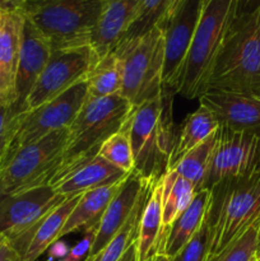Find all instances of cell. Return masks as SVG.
<instances>
[{
  "mask_svg": "<svg viewBox=\"0 0 260 261\" xmlns=\"http://www.w3.org/2000/svg\"><path fill=\"white\" fill-rule=\"evenodd\" d=\"M105 0H25L23 14L53 50L91 46Z\"/></svg>",
  "mask_w": 260,
  "mask_h": 261,
  "instance_id": "obj_6",
  "label": "cell"
},
{
  "mask_svg": "<svg viewBox=\"0 0 260 261\" xmlns=\"http://www.w3.org/2000/svg\"><path fill=\"white\" fill-rule=\"evenodd\" d=\"M19 114L20 112L15 109V106L0 105V167L7 158L15 135Z\"/></svg>",
  "mask_w": 260,
  "mask_h": 261,
  "instance_id": "obj_33",
  "label": "cell"
},
{
  "mask_svg": "<svg viewBox=\"0 0 260 261\" xmlns=\"http://www.w3.org/2000/svg\"><path fill=\"white\" fill-rule=\"evenodd\" d=\"M149 261H170V259H168V257L166 256V255L161 254V252H160V254H157V255H155V256H153Z\"/></svg>",
  "mask_w": 260,
  "mask_h": 261,
  "instance_id": "obj_41",
  "label": "cell"
},
{
  "mask_svg": "<svg viewBox=\"0 0 260 261\" xmlns=\"http://www.w3.org/2000/svg\"><path fill=\"white\" fill-rule=\"evenodd\" d=\"M133 111L134 106L121 94L102 98L87 97L75 120L68 127L63 161L50 185L98 155L102 144L126 124Z\"/></svg>",
  "mask_w": 260,
  "mask_h": 261,
  "instance_id": "obj_3",
  "label": "cell"
},
{
  "mask_svg": "<svg viewBox=\"0 0 260 261\" xmlns=\"http://www.w3.org/2000/svg\"><path fill=\"white\" fill-rule=\"evenodd\" d=\"M97 229H98V224H94V226L89 227L86 231V234H84L83 239L75 246L71 247L69 250L68 255L60 261H82L84 257L88 256L92 250V246L94 244V240H96Z\"/></svg>",
  "mask_w": 260,
  "mask_h": 261,
  "instance_id": "obj_34",
  "label": "cell"
},
{
  "mask_svg": "<svg viewBox=\"0 0 260 261\" xmlns=\"http://www.w3.org/2000/svg\"><path fill=\"white\" fill-rule=\"evenodd\" d=\"M219 127L218 121L209 110L199 106L193 114L188 115L180 129L176 133L175 144L170 157L168 171L176 167L178 162L188 154L190 150L208 139Z\"/></svg>",
  "mask_w": 260,
  "mask_h": 261,
  "instance_id": "obj_24",
  "label": "cell"
},
{
  "mask_svg": "<svg viewBox=\"0 0 260 261\" xmlns=\"http://www.w3.org/2000/svg\"><path fill=\"white\" fill-rule=\"evenodd\" d=\"M251 261H260V260H257V259H255V257H254V259H252Z\"/></svg>",
  "mask_w": 260,
  "mask_h": 261,
  "instance_id": "obj_44",
  "label": "cell"
},
{
  "mask_svg": "<svg viewBox=\"0 0 260 261\" xmlns=\"http://www.w3.org/2000/svg\"><path fill=\"white\" fill-rule=\"evenodd\" d=\"M168 5H170V0H142L137 18L122 40L142 36L155 25H160V23L165 18Z\"/></svg>",
  "mask_w": 260,
  "mask_h": 261,
  "instance_id": "obj_30",
  "label": "cell"
},
{
  "mask_svg": "<svg viewBox=\"0 0 260 261\" xmlns=\"http://www.w3.org/2000/svg\"><path fill=\"white\" fill-rule=\"evenodd\" d=\"M260 170V134L217 129L216 144L203 189L232 178H241Z\"/></svg>",
  "mask_w": 260,
  "mask_h": 261,
  "instance_id": "obj_11",
  "label": "cell"
},
{
  "mask_svg": "<svg viewBox=\"0 0 260 261\" xmlns=\"http://www.w3.org/2000/svg\"><path fill=\"white\" fill-rule=\"evenodd\" d=\"M209 200L211 191L208 189H201L195 194L190 205L173 221L168 228L161 254L171 259L190 241L205 219Z\"/></svg>",
  "mask_w": 260,
  "mask_h": 261,
  "instance_id": "obj_22",
  "label": "cell"
},
{
  "mask_svg": "<svg viewBox=\"0 0 260 261\" xmlns=\"http://www.w3.org/2000/svg\"><path fill=\"white\" fill-rule=\"evenodd\" d=\"M199 99L200 106L213 114L219 126L260 134V97L206 91Z\"/></svg>",
  "mask_w": 260,
  "mask_h": 261,
  "instance_id": "obj_14",
  "label": "cell"
},
{
  "mask_svg": "<svg viewBox=\"0 0 260 261\" xmlns=\"http://www.w3.org/2000/svg\"><path fill=\"white\" fill-rule=\"evenodd\" d=\"M122 60V87L119 94L134 107L163 89L165 30L155 25L138 37L125 38L114 48Z\"/></svg>",
  "mask_w": 260,
  "mask_h": 261,
  "instance_id": "obj_7",
  "label": "cell"
},
{
  "mask_svg": "<svg viewBox=\"0 0 260 261\" xmlns=\"http://www.w3.org/2000/svg\"><path fill=\"white\" fill-rule=\"evenodd\" d=\"M209 191L205 218L211 233V260L260 221V170L246 177L222 181Z\"/></svg>",
  "mask_w": 260,
  "mask_h": 261,
  "instance_id": "obj_5",
  "label": "cell"
},
{
  "mask_svg": "<svg viewBox=\"0 0 260 261\" xmlns=\"http://www.w3.org/2000/svg\"><path fill=\"white\" fill-rule=\"evenodd\" d=\"M165 226H163L162 189L161 181L152 189L149 199L143 209L139 232L135 242L137 261H149L153 256L162 251L165 241Z\"/></svg>",
  "mask_w": 260,
  "mask_h": 261,
  "instance_id": "obj_21",
  "label": "cell"
},
{
  "mask_svg": "<svg viewBox=\"0 0 260 261\" xmlns=\"http://www.w3.org/2000/svg\"><path fill=\"white\" fill-rule=\"evenodd\" d=\"M66 198L59 195L51 185L0 198V233L8 240L28 233L54 208Z\"/></svg>",
  "mask_w": 260,
  "mask_h": 261,
  "instance_id": "obj_12",
  "label": "cell"
},
{
  "mask_svg": "<svg viewBox=\"0 0 260 261\" xmlns=\"http://www.w3.org/2000/svg\"><path fill=\"white\" fill-rule=\"evenodd\" d=\"M206 91L260 97V5L237 15Z\"/></svg>",
  "mask_w": 260,
  "mask_h": 261,
  "instance_id": "obj_4",
  "label": "cell"
},
{
  "mask_svg": "<svg viewBox=\"0 0 260 261\" xmlns=\"http://www.w3.org/2000/svg\"><path fill=\"white\" fill-rule=\"evenodd\" d=\"M0 261H22L20 255L7 241V239L0 244Z\"/></svg>",
  "mask_w": 260,
  "mask_h": 261,
  "instance_id": "obj_35",
  "label": "cell"
},
{
  "mask_svg": "<svg viewBox=\"0 0 260 261\" xmlns=\"http://www.w3.org/2000/svg\"><path fill=\"white\" fill-rule=\"evenodd\" d=\"M255 259L260 260V222H259V229H257V239H256V252H255Z\"/></svg>",
  "mask_w": 260,
  "mask_h": 261,
  "instance_id": "obj_40",
  "label": "cell"
},
{
  "mask_svg": "<svg viewBox=\"0 0 260 261\" xmlns=\"http://www.w3.org/2000/svg\"><path fill=\"white\" fill-rule=\"evenodd\" d=\"M129 175L130 173L124 172L102 157L96 155L51 186L59 195L70 198L94 189L114 185L125 180Z\"/></svg>",
  "mask_w": 260,
  "mask_h": 261,
  "instance_id": "obj_20",
  "label": "cell"
},
{
  "mask_svg": "<svg viewBox=\"0 0 260 261\" xmlns=\"http://www.w3.org/2000/svg\"><path fill=\"white\" fill-rule=\"evenodd\" d=\"M82 194L66 198L56 208H54L42 221L38 222L28 233L7 241L14 247L22 257V261H36L54 242L59 241V236L70 216L74 206L81 200Z\"/></svg>",
  "mask_w": 260,
  "mask_h": 261,
  "instance_id": "obj_17",
  "label": "cell"
},
{
  "mask_svg": "<svg viewBox=\"0 0 260 261\" xmlns=\"http://www.w3.org/2000/svg\"><path fill=\"white\" fill-rule=\"evenodd\" d=\"M145 182L148 181L142 180L134 172L127 176L121 189L112 199L99 221L96 240H94V244L88 256L101 254L114 239L115 234L119 232V229L124 226L139 200Z\"/></svg>",
  "mask_w": 260,
  "mask_h": 261,
  "instance_id": "obj_19",
  "label": "cell"
},
{
  "mask_svg": "<svg viewBox=\"0 0 260 261\" xmlns=\"http://www.w3.org/2000/svg\"><path fill=\"white\" fill-rule=\"evenodd\" d=\"M158 184V182H157ZM155 184L145 182L144 189H143L140 198L135 205L134 211L130 214L129 219L125 222L124 226L119 229L114 239L111 240L106 249L101 252V259L99 261H120L125 252L137 242L138 232H139L140 219H142L143 209L149 199L152 189Z\"/></svg>",
  "mask_w": 260,
  "mask_h": 261,
  "instance_id": "obj_27",
  "label": "cell"
},
{
  "mask_svg": "<svg viewBox=\"0 0 260 261\" xmlns=\"http://www.w3.org/2000/svg\"><path fill=\"white\" fill-rule=\"evenodd\" d=\"M25 0H0V10H22Z\"/></svg>",
  "mask_w": 260,
  "mask_h": 261,
  "instance_id": "obj_37",
  "label": "cell"
},
{
  "mask_svg": "<svg viewBox=\"0 0 260 261\" xmlns=\"http://www.w3.org/2000/svg\"><path fill=\"white\" fill-rule=\"evenodd\" d=\"M122 60L115 50L102 56L94 63L86 76L88 97H102L119 94L122 87Z\"/></svg>",
  "mask_w": 260,
  "mask_h": 261,
  "instance_id": "obj_25",
  "label": "cell"
},
{
  "mask_svg": "<svg viewBox=\"0 0 260 261\" xmlns=\"http://www.w3.org/2000/svg\"><path fill=\"white\" fill-rule=\"evenodd\" d=\"M239 9L240 0H204L188 55L173 87L175 93L190 99L205 93Z\"/></svg>",
  "mask_w": 260,
  "mask_h": 261,
  "instance_id": "obj_2",
  "label": "cell"
},
{
  "mask_svg": "<svg viewBox=\"0 0 260 261\" xmlns=\"http://www.w3.org/2000/svg\"><path fill=\"white\" fill-rule=\"evenodd\" d=\"M203 4L204 0H186L178 12L162 27L165 30L162 81L172 91L188 55Z\"/></svg>",
  "mask_w": 260,
  "mask_h": 261,
  "instance_id": "obj_13",
  "label": "cell"
},
{
  "mask_svg": "<svg viewBox=\"0 0 260 261\" xmlns=\"http://www.w3.org/2000/svg\"><path fill=\"white\" fill-rule=\"evenodd\" d=\"M161 189H162L163 226H165V233H167L173 221L190 205L198 191L193 184L181 177L173 170H170L163 176L161 180Z\"/></svg>",
  "mask_w": 260,
  "mask_h": 261,
  "instance_id": "obj_26",
  "label": "cell"
},
{
  "mask_svg": "<svg viewBox=\"0 0 260 261\" xmlns=\"http://www.w3.org/2000/svg\"><path fill=\"white\" fill-rule=\"evenodd\" d=\"M4 240H5V237H4V236H3V234H2V233H0V244H2V242H3V241H4Z\"/></svg>",
  "mask_w": 260,
  "mask_h": 261,
  "instance_id": "obj_43",
  "label": "cell"
},
{
  "mask_svg": "<svg viewBox=\"0 0 260 261\" xmlns=\"http://www.w3.org/2000/svg\"><path fill=\"white\" fill-rule=\"evenodd\" d=\"M98 60L91 46L53 50L50 59L33 86L24 105V111L37 109L84 81Z\"/></svg>",
  "mask_w": 260,
  "mask_h": 261,
  "instance_id": "obj_10",
  "label": "cell"
},
{
  "mask_svg": "<svg viewBox=\"0 0 260 261\" xmlns=\"http://www.w3.org/2000/svg\"><path fill=\"white\" fill-rule=\"evenodd\" d=\"M216 138L217 132L212 134L208 139L204 140L201 144H199L198 147L190 150L176 165V167L172 168L181 177L193 184L195 186L196 191L201 190L204 182H205L209 166H211L212 152H213L214 144H216Z\"/></svg>",
  "mask_w": 260,
  "mask_h": 261,
  "instance_id": "obj_28",
  "label": "cell"
},
{
  "mask_svg": "<svg viewBox=\"0 0 260 261\" xmlns=\"http://www.w3.org/2000/svg\"><path fill=\"white\" fill-rule=\"evenodd\" d=\"M98 155L124 172L132 173L134 171V158L130 143V119L119 132L112 134L102 144Z\"/></svg>",
  "mask_w": 260,
  "mask_h": 261,
  "instance_id": "obj_29",
  "label": "cell"
},
{
  "mask_svg": "<svg viewBox=\"0 0 260 261\" xmlns=\"http://www.w3.org/2000/svg\"><path fill=\"white\" fill-rule=\"evenodd\" d=\"M46 261H53V260H51V259H48V260H46Z\"/></svg>",
  "mask_w": 260,
  "mask_h": 261,
  "instance_id": "obj_45",
  "label": "cell"
},
{
  "mask_svg": "<svg viewBox=\"0 0 260 261\" xmlns=\"http://www.w3.org/2000/svg\"><path fill=\"white\" fill-rule=\"evenodd\" d=\"M99 259H101V254H97L93 256H87L84 261H99Z\"/></svg>",
  "mask_w": 260,
  "mask_h": 261,
  "instance_id": "obj_42",
  "label": "cell"
},
{
  "mask_svg": "<svg viewBox=\"0 0 260 261\" xmlns=\"http://www.w3.org/2000/svg\"><path fill=\"white\" fill-rule=\"evenodd\" d=\"M25 17V15H24ZM50 42L45 36L25 18L23 25L22 46H20L19 64H18L17 79H15V109L22 114L24 105L33 86L45 69L51 55Z\"/></svg>",
  "mask_w": 260,
  "mask_h": 261,
  "instance_id": "obj_16",
  "label": "cell"
},
{
  "mask_svg": "<svg viewBox=\"0 0 260 261\" xmlns=\"http://www.w3.org/2000/svg\"><path fill=\"white\" fill-rule=\"evenodd\" d=\"M142 0H105L103 10L92 37L97 59L111 53L122 41L139 12Z\"/></svg>",
  "mask_w": 260,
  "mask_h": 261,
  "instance_id": "obj_18",
  "label": "cell"
},
{
  "mask_svg": "<svg viewBox=\"0 0 260 261\" xmlns=\"http://www.w3.org/2000/svg\"><path fill=\"white\" fill-rule=\"evenodd\" d=\"M125 180L114 184V185L103 186V188L94 189V190L82 194L81 200L74 206L70 216L66 219L59 240L63 239L66 234L78 231V229L87 231L89 227L98 224L102 216L106 212L107 206L110 205L112 199L119 193Z\"/></svg>",
  "mask_w": 260,
  "mask_h": 261,
  "instance_id": "obj_23",
  "label": "cell"
},
{
  "mask_svg": "<svg viewBox=\"0 0 260 261\" xmlns=\"http://www.w3.org/2000/svg\"><path fill=\"white\" fill-rule=\"evenodd\" d=\"M120 261H137V247H135V244L125 252V255L120 259Z\"/></svg>",
  "mask_w": 260,
  "mask_h": 261,
  "instance_id": "obj_39",
  "label": "cell"
},
{
  "mask_svg": "<svg viewBox=\"0 0 260 261\" xmlns=\"http://www.w3.org/2000/svg\"><path fill=\"white\" fill-rule=\"evenodd\" d=\"M173 94L170 87L149 101L134 107L130 117L134 171L142 180L157 184L168 172L170 157L175 144Z\"/></svg>",
  "mask_w": 260,
  "mask_h": 261,
  "instance_id": "obj_1",
  "label": "cell"
},
{
  "mask_svg": "<svg viewBox=\"0 0 260 261\" xmlns=\"http://www.w3.org/2000/svg\"><path fill=\"white\" fill-rule=\"evenodd\" d=\"M87 97L88 89L84 79L53 101L19 114L17 130L7 157L19 148L38 142L53 133L68 129L83 107Z\"/></svg>",
  "mask_w": 260,
  "mask_h": 261,
  "instance_id": "obj_9",
  "label": "cell"
},
{
  "mask_svg": "<svg viewBox=\"0 0 260 261\" xmlns=\"http://www.w3.org/2000/svg\"><path fill=\"white\" fill-rule=\"evenodd\" d=\"M68 129L19 148L0 167V198L50 185L63 161Z\"/></svg>",
  "mask_w": 260,
  "mask_h": 261,
  "instance_id": "obj_8",
  "label": "cell"
},
{
  "mask_svg": "<svg viewBox=\"0 0 260 261\" xmlns=\"http://www.w3.org/2000/svg\"><path fill=\"white\" fill-rule=\"evenodd\" d=\"M260 5V0H240V13H247L254 10L255 8H257Z\"/></svg>",
  "mask_w": 260,
  "mask_h": 261,
  "instance_id": "obj_38",
  "label": "cell"
},
{
  "mask_svg": "<svg viewBox=\"0 0 260 261\" xmlns=\"http://www.w3.org/2000/svg\"><path fill=\"white\" fill-rule=\"evenodd\" d=\"M211 249V233L206 218L190 241L170 261H206Z\"/></svg>",
  "mask_w": 260,
  "mask_h": 261,
  "instance_id": "obj_32",
  "label": "cell"
},
{
  "mask_svg": "<svg viewBox=\"0 0 260 261\" xmlns=\"http://www.w3.org/2000/svg\"><path fill=\"white\" fill-rule=\"evenodd\" d=\"M25 17L22 10H0V105L14 106L15 79Z\"/></svg>",
  "mask_w": 260,
  "mask_h": 261,
  "instance_id": "obj_15",
  "label": "cell"
},
{
  "mask_svg": "<svg viewBox=\"0 0 260 261\" xmlns=\"http://www.w3.org/2000/svg\"><path fill=\"white\" fill-rule=\"evenodd\" d=\"M259 222L250 227L237 241L229 245L221 254L212 257L208 261H251L255 257V252H256Z\"/></svg>",
  "mask_w": 260,
  "mask_h": 261,
  "instance_id": "obj_31",
  "label": "cell"
},
{
  "mask_svg": "<svg viewBox=\"0 0 260 261\" xmlns=\"http://www.w3.org/2000/svg\"><path fill=\"white\" fill-rule=\"evenodd\" d=\"M69 250L70 249H69L68 245L59 240V241L54 242L48 249V259H64L68 255Z\"/></svg>",
  "mask_w": 260,
  "mask_h": 261,
  "instance_id": "obj_36",
  "label": "cell"
}]
</instances>
